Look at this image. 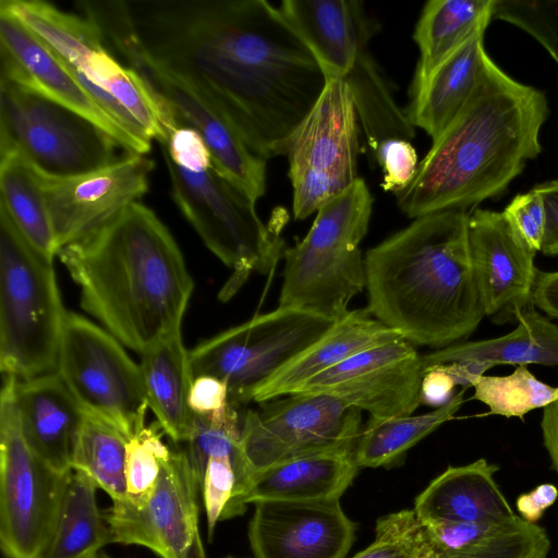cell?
Here are the masks:
<instances>
[{"instance_id": "5b68a950", "label": "cell", "mask_w": 558, "mask_h": 558, "mask_svg": "<svg viewBox=\"0 0 558 558\" xmlns=\"http://www.w3.org/2000/svg\"><path fill=\"white\" fill-rule=\"evenodd\" d=\"M278 8L313 50L327 77L337 75L348 86L373 154L387 140L415 137V128L372 53L371 40L379 26L364 2L284 0Z\"/></svg>"}, {"instance_id": "ac0fdd59", "label": "cell", "mask_w": 558, "mask_h": 558, "mask_svg": "<svg viewBox=\"0 0 558 558\" xmlns=\"http://www.w3.org/2000/svg\"><path fill=\"white\" fill-rule=\"evenodd\" d=\"M248 542L255 558H344L355 524L340 499L254 502Z\"/></svg>"}, {"instance_id": "ba28073f", "label": "cell", "mask_w": 558, "mask_h": 558, "mask_svg": "<svg viewBox=\"0 0 558 558\" xmlns=\"http://www.w3.org/2000/svg\"><path fill=\"white\" fill-rule=\"evenodd\" d=\"M174 203L205 245L234 276L221 291L230 298L251 271L270 272L283 257L284 241L267 227L245 193L209 165L201 170L173 162L162 151Z\"/></svg>"}, {"instance_id": "277c9868", "label": "cell", "mask_w": 558, "mask_h": 558, "mask_svg": "<svg viewBox=\"0 0 558 558\" xmlns=\"http://www.w3.org/2000/svg\"><path fill=\"white\" fill-rule=\"evenodd\" d=\"M469 215L445 210L415 218L364 256L367 311L414 345L460 342L485 316Z\"/></svg>"}, {"instance_id": "4dcf8cb0", "label": "cell", "mask_w": 558, "mask_h": 558, "mask_svg": "<svg viewBox=\"0 0 558 558\" xmlns=\"http://www.w3.org/2000/svg\"><path fill=\"white\" fill-rule=\"evenodd\" d=\"M0 10L15 17L52 53L86 72L106 50L99 28L86 16L64 12L43 0H1Z\"/></svg>"}, {"instance_id": "f907efd6", "label": "cell", "mask_w": 558, "mask_h": 558, "mask_svg": "<svg viewBox=\"0 0 558 558\" xmlns=\"http://www.w3.org/2000/svg\"><path fill=\"white\" fill-rule=\"evenodd\" d=\"M94 558H112L111 556H109L108 554L101 551L99 553L96 557Z\"/></svg>"}, {"instance_id": "7c38bea8", "label": "cell", "mask_w": 558, "mask_h": 558, "mask_svg": "<svg viewBox=\"0 0 558 558\" xmlns=\"http://www.w3.org/2000/svg\"><path fill=\"white\" fill-rule=\"evenodd\" d=\"M111 333L66 312L56 373L81 408L129 439L145 426L148 402L140 365Z\"/></svg>"}, {"instance_id": "83f0119b", "label": "cell", "mask_w": 558, "mask_h": 558, "mask_svg": "<svg viewBox=\"0 0 558 558\" xmlns=\"http://www.w3.org/2000/svg\"><path fill=\"white\" fill-rule=\"evenodd\" d=\"M140 367L148 408L160 428L173 441L186 442L194 427L195 414L189 407L194 376L181 330L142 353Z\"/></svg>"}, {"instance_id": "60d3db41", "label": "cell", "mask_w": 558, "mask_h": 558, "mask_svg": "<svg viewBox=\"0 0 558 558\" xmlns=\"http://www.w3.org/2000/svg\"><path fill=\"white\" fill-rule=\"evenodd\" d=\"M383 169V190L397 194L413 180L417 170V154L410 141L391 138L383 142L374 154Z\"/></svg>"}, {"instance_id": "816d5d0a", "label": "cell", "mask_w": 558, "mask_h": 558, "mask_svg": "<svg viewBox=\"0 0 558 558\" xmlns=\"http://www.w3.org/2000/svg\"><path fill=\"white\" fill-rule=\"evenodd\" d=\"M225 558H235V557H230V556H229V557H225Z\"/></svg>"}, {"instance_id": "30bf717a", "label": "cell", "mask_w": 558, "mask_h": 558, "mask_svg": "<svg viewBox=\"0 0 558 558\" xmlns=\"http://www.w3.org/2000/svg\"><path fill=\"white\" fill-rule=\"evenodd\" d=\"M5 376L0 401V549L3 558H45L71 472H60L27 446Z\"/></svg>"}, {"instance_id": "6da1fadb", "label": "cell", "mask_w": 558, "mask_h": 558, "mask_svg": "<svg viewBox=\"0 0 558 558\" xmlns=\"http://www.w3.org/2000/svg\"><path fill=\"white\" fill-rule=\"evenodd\" d=\"M105 45L187 87L267 160L286 155L326 72L265 0H121L95 14Z\"/></svg>"}, {"instance_id": "8d00e7d4", "label": "cell", "mask_w": 558, "mask_h": 558, "mask_svg": "<svg viewBox=\"0 0 558 558\" xmlns=\"http://www.w3.org/2000/svg\"><path fill=\"white\" fill-rule=\"evenodd\" d=\"M473 399L488 407L486 415L524 416L558 401V387L541 381L525 365L506 376L484 375L474 385Z\"/></svg>"}, {"instance_id": "ab89813d", "label": "cell", "mask_w": 558, "mask_h": 558, "mask_svg": "<svg viewBox=\"0 0 558 558\" xmlns=\"http://www.w3.org/2000/svg\"><path fill=\"white\" fill-rule=\"evenodd\" d=\"M493 17L530 34L558 63V1L495 0Z\"/></svg>"}, {"instance_id": "8fae6325", "label": "cell", "mask_w": 558, "mask_h": 558, "mask_svg": "<svg viewBox=\"0 0 558 558\" xmlns=\"http://www.w3.org/2000/svg\"><path fill=\"white\" fill-rule=\"evenodd\" d=\"M118 147L85 117L0 77V151L16 150L46 174L72 177L116 162Z\"/></svg>"}, {"instance_id": "ee69618b", "label": "cell", "mask_w": 558, "mask_h": 558, "mask_svg": "<svg viewBox=\"0 0 558 558\" xmlns=\"http://www.w3.org/2000/svg\"><path fill=\"white\" fill-rule=\"evenodd\" d=\"M533 189L542 197L546 214L541 252L547 256H558V179L537 184Z\"/></svg>"}, {"instance_id": "4fadbf2b", "label": "cell", "mask_w": 558, "mask_h": 558, "mask_svg": "<svg viewBox=\"0 0 558 558\" xmlns=\"http://www.w3.org/2000/svg\"><path fill=\"white\" fill-rule=\"evenodd\" d=\"M359 153L360 121L351 93L339 76H328L286 154L295 219L317 213L360 178Z\"/></svg>"}, {"instance_id": "44dd1931", "label": "cell", "mask_w": 558, "mask_h": 558, "mask_svg": "<svg viewBox=\"0 0 558 558\" xmlns=\"http://www.w3.org/2000/svg\"><path fill=\"white\" fill-rule=\"evenodd\" d=\"M135 70L171 110L179 128L189 126L205 142L216 170L257 202L266 193V161L255 155L227 121L184 85L157 69L132 61Z\"/></svg>"}, {"instance_id": "484cf974", "label": "cell", "mask_w": 558, "mask_h": 558, "mask_svg": "<svg viewBox=\"0 0 558 558\" xmlns=\"http://www.w3.org/2000/svg\"><path fill=\"white\" fill-rule=\"evenodd\" d=\"M477 29L448 56L415 90L410 93L405 114L414 128L424 130L432 141L457 118L477 85L487 53Z\"/></svg>"}, {"instance_id": "d6986e66", "label": "cell", "mask_w": 558, "mask_h": 558, "mask_svg": "<svg viewBox=\"0 0 558 558\" xmlns=\"http://www.w3.org/2000/svg\"><path fill=\"white\" fill-rule=\"evenodd\" d=\"M0 38L1 78L28 87L85 117L128 153L147 155L150 151L151 146L126 133L34 34L2 10Z\"/></svg>"}, {"instance_id": "f6af8a7d", "label": "cell", "mask_w": 558, "mask_h": 558, "mask_svg": "<svg viewBox=\"0 0 558 558\" xmlns=\"http://www.w3.org/2000/svg\"><path fill=\"white\" fill-rule=\"evenodd\" d=\"M456 386L453 378L441 365L425 369L421 384V404L435 409L446 405L454 397Z\"/></svg>"}, {"instance_id": "52a82bcc", "label": "cell", "mask_w": 558, "mask_h": 558, "mask_svg": "<svg viewBox=\"0 0 558 558\" xmlns=\"http://www.w3.org/2000/svg\"><path fill=\"white\" fill-rule=\"evenodd\" d=\"M66 311L53 259L37 251L0 205V369L26 379L56 372Z\"/></svg>"}, {"instance_id": "f1b7e54d", "label": "cell", "mask_w": 558, "mask_h": 558, "mask_svg": "<svg viewBox=\"0 0 558 558\" xmlns=\"http://www.w3.org/2000/svg\"><path fill=\"white\" fill-rule=\"evenodd\" d=\"M441 558H548L544 527L515 514L485 523L425 524Z\"/></svg>"}, {"instance_id": "7bdbcfd3", "label": "cell", "mask_w": 558, "mask_h": 558, "mask_svg": "<svg viewBox=\"0 0 558 558\" xmlns=\"http://www.w3.org/2000/svg\"><path fill=\"white\" fill-rule=\"evenodd\" d=\"M189 407L194 414L207 417L225 413L231 407L226 383L209 375L195 377L189 396Z\"/></svg>"}, {"instance_id": "9a60e30c", "label": "cell", "mask_w": 558, "mask_h": 558, "mask_svg": "<svg viewBox=\"0 0 558 558\" xmlns=\"http://www.w3.org/2000/svg\"><path fill=\"white\" fill-rule=\"evenodd\" d=\"M199 494L185 451L172 450L146 502L112 501L105 510L111 543L143 546L159 558H206L198 526Z\"/></svg>"}, {"instance_id": "8992f818", "label": "cell", "mask_w": 558, "mask_h": 558, "mask_svg": "<svg viewBox=\"0 0 558 558\" xmlns=\"http://www.w3.org/2000/svg\"><path fill=\"white\" fill-rule=\"evenodd\" d=\"M373 195L359 178L324 204L307 234L284 250L278 306L312 311L339 319L366 286L360 243L373 210Z\"/></svg>"}, {"instance_id": "cb8c5ba5", "label": "cell", "mask_w": 558, "mask_h": 558, "mask_svg": "<svg viewBox=\"0 0 558 558\" xmlns=\"http://www.w3.org/2000/svg\"><path fill=\"white\" fill-rule=\"evenodd\" d=\"M402 338L365 310L349 311L314 343L266 380L253 395L262 403L294 392L316 375L366 349Z\"/></svg>"}, {"instance_id": "1f68e13d", "label": "cell", "mask_w": 558, "mask_h": 558, "mask_svg": "<svg viewBox=\"0 0 558 558\" xmlns=\"http://www.w3.org/2000/svg\"><path fill=\"white\" fill-rule=\"evenodd\" d=\"M97 488L87 474L72 471L45 558H94L111 543Z\"/></svg>"}, {"instance_id": "74e56055", "label": "cell", "mask_w": 558, "mask_h": 558, "mask_svg": "<svg viewBox=\"0 0 558 558\" xmlns=\"http://www.w3.org/2000/svg\"><path fill=\"white\" fill-rule=\"evenodd\" d=\"M375 532L374 542L353 558H441L414 510L380 517Z\"/></svg>"}, {"instance_id": "681fc988", "label": "cell", "mask_w": 558, "mask_h": 558, "mask_svg": "<svg viewBox=\"0 0 558 558\" xmlns=\"http://www.w3.org/2000/svg\"><path fill=\"white\" fill-rule=\"evenodd\" d=\"M541 429L544 446L558 474V401L543 409Z\"/></svg>"}, {"instance_id": "5bb4252c", "label": "cell", "mask_w": 558, "mask_h": 558, "mask_svg": "<svg viewBox=\"0 0 558 558\" xmlns=\"http://www.w3.org/2000/svg\"><path fill=\"white\" fill-rule=\"evenodd\" d=\"M360 432V409L328 395L293 392L245 412L241 447L253 477L287 459L353 447Z\"/></svg>"}, {"instance_id": "3957f363", "label": "cell", "mask_w": 558, "mask_h": 558, "mask_svg": "<svg viewBox=\"0 0 558 558\" xmlns=\"http://www.w3.org/2000/svg\"><path fill=\"white\" fill-rule=\"evenodd\" d=\"M548 116L545 94L510 77L487 54L463 109L433 141L412 182L395 194L400 211L412 219L468 211L499 195L542 151Z\"/></svg>"}, {"instance_id": "ffe728a7", "label": "cell", "mask_w": 558, "mask_h": 558, "mask_svg": "<svg viewBox=\"0 0 558 558\" xmlns=\"http://www.w3.org/2000/svg\"><path fill=\"white\" fill-rule=\"evenodd\" d=\"M469 247L485 316L530 303L537 268L532 250L504 213L474 209L468 225Z\"/></svg>"}, {"instance_id": "d4e9b609", "label": "cell", "mask_w": 558, "mask_h": 558, "mask_svg": "<svg viewBox=\"0 0 558 558\" xmlns=\"http://www.w3.org/2000/svg\"><path fill=\"white\" fill-rule=\"evenodd\" d=\"M354 448L298 456L256 473L242 497L243 507L259 500L340 499L359 470Z\"/></svg>"}, {"instance_id": "4316f807", "label": "cell", "mask_w": 558, "mask_h": 558, "mask_svg": "<svg viewBox=\"0 0 558 558\" xmlns=\"http://www.w3.org/2000/svg\"><path fill=\"white\" fill-rule=\"evenodd\" d=\"M517 327L504 336L457 342L422 355L425 369L462 360H484L495 365L558 366V325L529 303L513 311Z\"/></svg>"}, {"instance_id": "e575fe53", "label": "cell", "mask_w": 558, "mask_h": 558, "mask_svg": "<svg viewBox=\"0 0 558 558\" xmlns=\"http://www.w3.org/2000/svg\"><path fill=\"white\" fill-rule=\"evenodd\" d=\"M85 73L119 100L151 141L166 143L179 128L172 112L157 98L144 78L135 70L123 66L108 49L93 58Z\"/></svg>"}, {"instance_id": "bcb514c9", "label": "cell", "mask_w": 558, "mask_h": 558, "mask_svg": "<svg viewBox=\"0 0 558 558\" xmlns=\"http://www.w3.org/2000/svg\"><path fill=\"white\" fill-rule=\"evenodd\" d=\"M558 499V488L550 483H543L532 490L521 494L515 507L519 515L531 522L537 523L544 512L551 507Z\"/></svg>"}, {"instance_id": "e0dca14e", "label": "cell", "mask_w": 558, "mask_h": 558, "mask_svg": "<svg viewBox=\"0 0 558 558\" xmlns=\"http://www.w3.org/2000/svg\"><path fill=\"white\" fill-rule=\"evenodd\" d=\"M33 169L60 251L137 202L149 187L154 161L129 153L107 167L78 175L52 177Z\"/></svg>"}, {"instance_id": "836d02e7", "label": "cell", "mask_w": 558, "mask_h": 558, "mask_svg": "<svg viewBox=\"0 0 558 558\" xmlns=\"http://www.w3.org/2000/svg\"><path fill=\"white\" fill-rule=\"evenodd\" d=\"M0 205L37 251L50 259L58 255L43 191L33 167L16 150L0 151Z\"/></svg>"}, {"instance_id": "603a6c76", "label": "cell", "mask_w": 558, "mask_h": 558, "mask_svg": "<svg viewBox=\"0 0 558 558\" xmlns=\"http://www.w3.org/2000/svg\"><path fill=\"white\" fill-rule=\"evenodd\" d=\"M498 465L480 458L449 466L416 497L414 512L424 524L485 523L515 515L500 490Z\"/></svg>"}, {"instance_id": "d6a6232c", "label": "cell", "mask_w": 558, "mask_h": 558, "mask_svg": "<svg viewBox=\"0 0 558 558\" xmlns=\"http://www.w3.org/2000/svg\"><path fill=\"white\" fill-rule=\"evenodd\" d=\"M465 390L461 389L449 403L425 414L389 418L371 416L361 428L354 448L359 468L390 466L403 460L410 448L454 417L464 402Z\"/></svg>"}, {"instance_id": "7a4b0ae2", "label": "cell", "mask_w": 558, "mask_h": 558, "mask_svg": "<svg viewBox=\"0 0 558 558\" xmlns=\"http://www.w3.org/2000/svg\"><path fill=\"white\" fill-rule=\"evenodd\" d=\"M58 256L81 290V306L141 354L181 330L193 280L156 214L133 202Z\"/></svg>"}, {"instance_id": "f35d334b", "label": "cell", "mask_w": 558, "mask_h": 558, "mask_svg": "<svg viewBox=\"0 0 558 558\" xmlns=\"http://www.w3.org/2000/svg\"><path fill=\"white\" fill-rule=\"evenodd\" d=\"M159 424L146 426L129 440L125 459L126 498L140 506L155 492L163 462L171 449L161 440Z\"/></svg>"}, {"instance_id": "d590c367", "label": "cell", "mask_w": 558, "mask_h": 558, "mask_svg": "<svg viewBox=\"0 0 558 558\" xmlns=\"http://www.w3.org/2000/svg\"><path fill=\"white\" fill-rule=\"evenodd\" d=\"M129 440L113 425L85 412L73 452L72 470L87 474L112 501L124 500Z\"/></svg>"}, {"instance_id": "b9f144b4", "label": "cell", "mask_w": 558, "mask_h": 558, "mask_svg": "<svg viewBox=\"0 0 558 558\" xmlns=\"http://www.w3.org/2000/svg\"><path fill=\"white\" fill-rule=\"evenodd\" d=\"M502 213L521 239L535 252L541 251L546 214L539 194L534 189L519 194Z\"/></svg>"}, {"instance_id": "f546056e", "label": "cell", "mask_w": 558, "mask_h": 558, "mask_svg": "<svg viewBox=\"0 0 558 558\" xmlns=\"http://www.w3.org/2000/svg\"><path fill=\"white\" fill-rule=\"evenodd\" d=\"M494 7L495 0H429L424 4L413 32L420 56L409 93L473 33L488 26Z\"/></svg>"}, {"instance_id": "7dc6e473", "label": "cell", "mask_w": 558, "mask_h": 558, "mask_svg": "<svg viewBox=\"0 0 558 558\" xmlns=\"http://www.w3.org/2000/svg\"><path fill=\"white\" fill-rule=\"evenodd\" d=\"M530 303L546 316L558 319V270H537Z\"/></svg>"}, {"instance_id": "2e32d148", "label": "cell", "mask_w": 558, "mask_h": 558, "mask_svg": "<svg viewBox=\"0 0 558 558\" xmlns=\"http://www.w3.org/2000/svg\"><path fill=\"white\" fill-rule=\"evenodd\" d=\"M423 375L422 355L399 338L352 355L294 392L332 396L372 417L389 418L418 408Z\"/></svg>"}, {"instance_id": "9c48e42d", "label": "cell", "mask_w": 558, "mask_h": 558, "mask_svg": "<svg viewBox=\"0 0 558 558\" xmlns=\"http://www.w3.org/2000/svg\"><path fill=\"white\" fill-rule=\"evenodd\" d=\"M337 320L307 310L278 306L192 349L193 376L209 375L225 381L229 402L238 409L253 401L257 388Z\"/></svg>"}, {"instance_id": "c3c4849f", "label": "cell", "mask_w": 558, "mask_h": 558, "mask_svg": "<svg viewBox=\"0 0 558 558\" xmlns=\"http://www.w3.org/2000/svg\"><path fill=\"white\" fill-rule=\"evenodd\" d=\"M440 365L453 378L457 386L460 385L466 389L473 387L488 369L496 366L484 360H462Z\"/></svg>"}, {"instance_id": "7402d4cb", "label": "cell", "mask_w": 558, "mask_h": 558, "mask_svg": "<svg viewBox=\"0 0 558 558\" xmlns=\"http://www.w3.org/2000/svg\"><path fill=\"white\" fill-rule=\"evenodd\" d=\"M14 401L29 449L60 472L72 471V458L85 411L56 372L15 379Z\"/></svg>"}]
</instances>
